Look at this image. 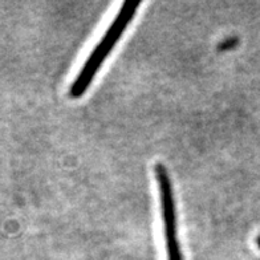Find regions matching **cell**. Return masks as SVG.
<instances>
[{
	"label": "cell",
	"mask_w": 260,
	"mask_h": 260,
	"mask_svg": "<svg viewBox=\"0 0 260 260\" xmlns=\"http://www.w3.org/2000/svg\"><path fill=\"white\" fill-rule=\"evenodd\" d=\"M138 7H140L138 2H125L121 6L118 14L112 21V24L106 29L103 38L100 39L96 48L93 49L89 57L86 58L82 68L80 69L79 75L69 88V97L71 99H80L85 94L96 75L99 73L100 68L103 67L105 58L109 56L110 52L113 51L125 29L129 27L130 21L133 20V17L136 16Z\"/></svg>",
	"instance_id": "obj_1"
},
{
	"label": "cell",
	"mask_w": 260,
	"mask_h": 260,
	"mask_svg": "<svg viewBox=\"0 0 260 260\" xmlns=\"http://www.w3.org/2000/svg\"><path fill=\"white\" fill-rule=\"evenodd\" d=\"M155 179L159 188L161 199L162 220H164L165 246L168 252V260H183L181 246H179L178 234H177V215H175V201L173 185L168 169L162 164L154 166Z\"/></svg>",
	"instance_id": "obj_2"
}]
</instances>
